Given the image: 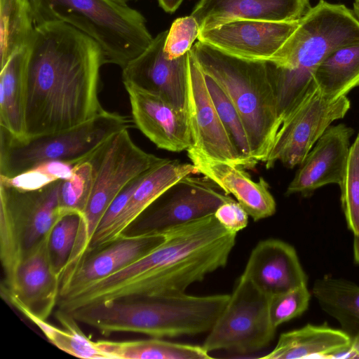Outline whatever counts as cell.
Instances as JSON below:
<instances>
[{
	"mask_svg": "<svg viewBox=\"0 0 359 359\" xmlns=\"http://www.w3.org/2000/svg\"><path fill=\"white\" fill-rule=\"evenodd\" d=\"M121 1H123V2H126V3H128V2H129V1H138V0H121Z\"/></svg>",
	"mask_w": 359,
	"mask_h": 359,
	"instance_id": "obj_45",
	"label": "cell"
},
{
	"mask_svg": "<svg viewBox=\"0 0 359 359\" xmlns=\"http://www.w3.org/2000/svg\"><path fill=\"white\" fill-rule=\"evenodd\" d=\"M28 46L15 52L0 71V126L25 137V69Z\"/></svg>",
	"mask_w": 359,
	"mask_h": 359,
	"instance_id": "obj_25",
	"label": "cell"
},
{
	"mask_svg": "<svg viewBox=\"0 0 359 359\" xmlns=\"http://www.w3.org/2000/svg\"><path fill=\"white\" fill-rule=\"evenodd\" d=\"M354 130L346 124L330 126L310 150L287 186L286 196H309L327 184L341 186Z\"/></svg>",
	"mask_w": 359,
	"mask_h": 359,
	"instance_id": "obj_16",
	"label": "cell"
},
{
	"mask_svg": "<svg viewBox=\"0 0 359 359\" xmlns=\"http://www.w3.org/2000/svg\"><path fill=\"white\" fill-rule=\"evenodd\" d=\"M187 114L192 140L188 149L212 160L248 168L222 124L205 73L191 50L188 52Z\"/></svg>",
	"mask_w": 359,
	"mask_h": 359,
	"instance_id": "obj_13",
	"label": "cell"
},
{
	"mask_svg": "<svg viewBox=\"0 0 359 359\" xmlns=\"http://www.w3.org/2000/svg\"><path fill=\"white\" fill-rule=\"evenodd\" d=\"M313 81L321 92L337 99L359 86V43L338 48L316 68Z\"/></svg>",
	"mask_w": 359,
	"mask_h": 359,
	"instance_id": "obj_27",
	"label": "cell"
},
{
	"mask_svg": "<svg viewBox=\"0 0 359 359\" xmlns=\"http://www.w3.org/2000/svg\"><path fill=\"white\" fill-rule=\"evenodd\" d=\"M133 125L132 118L104 110L75 127L32 137H17L0 126V177L13 178L51 161L76 164Z\"/></svg>",
	"mask_w": 359,
	"mask_h": 359,
	"instance_id": "obj_7",
	"label": "cell"
},
{
	"mask_svg": "<svg viewBox=\"0 0 359 359\" xmlns=\"http://www.w3.org/2000/svg\"><path fill=\"white\" fill-rule=\"evenodd\" d=\"M356 358V353L351 344L342 346L330 353L326 359H348Z\"/></svg>",
	"mask_w": 359,
	"mask_h": 359,
	"instance_id": "obj_40",
	"label": "cell"
},
{
	"mask_svg": "<svg viewBox=\"0 0 359 359\" xmlns=\"http://www.w3.org/2000/svg\"><path fill=\"white\" fill-rule=\"evenodd\" d=\"M184 0H158L160 6L168 13H174Z\"/></svg>",
	"mask_w": 359,
	"mask_h": 359,
	"instance_id": "obj_41",
	"label": "cell"
},
{
	"mask_svg": "<svg viewBox=\"0 0 359 359\" xmlns=\"http://www.w3.org/2000/svg\"><path fill=\"white\" fill-rule=\"evenodd\" d=\"M163 232L165 240L149 253L71 294L69 306L185 293L190 285L226 265L236 238L214 214Z\"/></svg>",
	"mask_w": 359,
	"mask_h": 359,
	"instance_id": "obj_2",
	"label": "cell"
},
{
	"mask_svg": "<svg viewBox=\"0 0 359 359\" xmlns=\"http://www.w3.org/2000/svg\"><path fill=\"white\" fill-rule=\"evenodd\" d=\"M61 180L35 189H21L0 181V259L1 290L11 291L24 257L49 233L61 217Z\"/></svg>",
	"mask_w": 359,
	"mask_h": 359,
	"instance_id": "obj_8",
	"label": "cell"
},
{
	"mask_svg": "<svg viewBox=\"0 0 359 359\" xmlns=\"http://www.w3.org/2000/svg\"><path fill=\"white\" fill-rule=\"evenodd\" d=\"M168 30L160 32L151 45L122 69L123 84L156 93L175 107L187 111L188 53L167 58L164 45Z\"/></svg>",
	"mask_w": 359,
	"mask_h": 359,
	"instance_id": "obj_15",
	"label": "cell"
},
{
	"mask_svg": "<svg viewBox=\"0 0 359 359\" xmlns=\"http://www.w3.org/2000/svg\"><path fill=\"white\" fill-rule=\"evenodd\" d=\"M104 64L100 46L74 27L60 20L35 25L25 69V137L67 130L104 111Z\"/></svg>",
	"mask_w": 359,
	"mask_h": 359,
	"instance_id": "obj_1",
	"label": "cell"
},
{
	"mask_svg": "<svg viewBox=\"0 0 359 359\" xmlns=\"http://www.w3.org/2000/svg\"><path fill=\"white\" fill-rule=\"evenodd\" d=\"M341 189V207L348 229L359 233V133L351 146Z\"/></svg>",
	"mask_w": 359,
	"mask_h": 359,
	"instance_id": "obj_34",
	"label": "cell"
},
{
	"mask_svg": "<svg viewBox=\"0 0 359 359\" xmlns=\"http://www.w3.org/2000/svg\"><path fill=\"white\" fill-rule=\"evenodd\" d=\"M128 94L132 120L158 148L172 152L187 151L192 140L187 111L175 107L162 96L124 84Z\"/></svg>",
	"mask_w": 359,
	"mask_h": 359,
	"instance_id": "obj_18",
	"label": "cell"
},
{
	"mask_svg": "<svg viewBox=\"0 0 359 359\" xmlns=\"http://www.w3.org/2000/svg\"><path fill=\"white\" fill-rule=\"evenodd\" d=\"M191 50L238 111L252 158L264 163L281 125L266 62L238 58L200 41Z\"/></svg>",
	"mask_w": 359,
	"mask_h": 359,
	"instance_id": "obj_5",
	"label": "cell"
},
{
	"mask_svg": "<svg viewBox=\"0 0 359 359\" xmlns=\"http://www.w3.org/2000/svg\"><path fill=\"white\" fill-rule=\"evenodd\" d=\"M352 346L356 353V358H359V333L352 336Z\"/></svg>",
	"mask_w": 359,
	"mask_h": 359,
	"instance_id": "obj_43",
	"label": "cell"
},
{
	"mask_svg": "<svg viewBox=\"0 0 359 359\" xmlns=\"http://www.w3.org/2000/svg\"><path fill=\"white\" fill-rule=\"evenodd\" d=\"M269 296L242 274L202 346L208 353H249L268 346L276 330L269 319Z\"/></svg>",
	"mask_w": 359,
	"mask_h": 359,
	"instance_id": "obj_10",
	"label": "cell"
},
{
	"mask_svg": "<svg viewBox=\"0 0 359 359\" xmlns=\"http://www.w3.org/2000/svg\"><path fill=\"white\" fill-rule=\"evenodd\" d=\"M94 169L90 197L81 217L76 241L64 273L73 271L88 249L107 208L134 178L158 165L164 158L147 153L133 141L128 129L112 135L88 158Z\"/></svg>",
	"mask_w": 359,
	"mask_h": 359,
	"instance_id": "obj_9",
	"label": "cell"
},
{
	"mask_svg": "<svg viewBox=\"0 0 359 359\" xmlns=\"http://www.w3.org/2000/svg\"><path fill=\"white\" fill-rule=\"evenodd\" d=\"M34 21L26 0H0V67L32 37Z\"/></svg>",
	"mask_w": 359,
	"mask_h": 359,
	"instance_id": "obj_30",
	"label": "cell"
},
{
	"mask_svg": "<svg viewBox=\"0 0 359 359\" xmlns=\"http://www.w3.org/2000/svg\"><path fill=\"white\" fill-rule=\"evenodd\" d=\"M34 323L47 339L59 349L80 358L109 359V357L86 336L78 325V321L69 312L58 309L55 318L63 328L50 324L46 320L29 313L23 314Z\"/></svg>",
	"mask_w": 359,
	"mask_h": 359,
	"instance_id": "obj_29",
	"label": "cell"
},
{
	"mask_svg": "<svg viewBox=\"0 0 359 359\" xmlns=\"http://www.w3.org/2000/svg\"><path fill=\"white\" fill-rule=\"evenodd\" d=\"M48 236L20 262L13 289L1 292L2 297L20 313L43 320L57 304L61 283L48 258Z\"/></svg>",
	"mask_w": 359,
	"mask_h": 359,
	"instance_id": "obj_19",
	"label": "cell"
},
{
	"mask_svg": "<svg viewBox=\"0 0 359 359\" xmlns=\"http://www.w3.org/2000/svg\"><path fill=\"white\" fill-rule=\"evenodd\" d=\"M205 75L208 88L231 142L248 169L255 168L257 163L252 158L248 135L238 111L219 86Z\"/></svg>",
	"mask_w": 359,
	"mask_h": 359,
	"instance_id": "obj_31",
	"label": "cell"
},
{
	"mask_svg": "<svg viewBox=\"0 0 359 359\" xmlns=\"http://www.w3.org/2000/svg\"><path fill=\"white\" fill-rule=\"evenodd\" d=\"M214 215L226 229L236 233L245 229L248 224V212L234 199L222 204Z\"/></svg>",
	"mask_w": 359,
	"mask_h": 359,
	"instance_id": "obj_38",
	"label": "cell"
},
{
	"mask_svg": "<svg viewBox=\"0 0 359 359\" xmlns=\"http://www.w3.org/2000/svg\"><path fill=\"white\" fill-rule=\"evenodd\" d=\"M312 292L322 309L347 331L359 333V286L351 281L324 277L313 283Z\"/></svg>",
	"mask_w": 359,
	"mask_h": 359,
	"instance_id": "obj_28",
	"label": "cell"
},
{
	"mask_svg": "<svg viewBox=\"0 0 359 359\" xmlns=\"http://www.w3.org/2000/svg\"><path fill=\"white\" fill-rule=\"evenodd\" d=\"M358 43L353 11L325 0L310 8L278 57L266 62L281 123L311 86L318 66L338 48Z\"/></svg>",
	"mask_w": 359,
	"mask_h": 359,
	"instance_id": "obj_3",
	"label": "cell"
},
{
	"mask_svg": "<svg viewBox=\"0 0 359 359\" xmlns=\"http://www.w3.org/2000/svg\"><path fill=\"white\" fill-rule=\"evenodd\" d=\"M230 294L185 293L90 304L69 312L81 323L108 337L132 332L151 337L196 335L210 330Z\"/></svg>",
	"mask_w": 359,
	"mask_h": 359,
	"instance_id": "obj_4",
	"label": "cell"
},
{
	"mask_svg": "<svg viewBox=\"0 0 359 359\" xmlns=\"http://www.w3.org/2000/svg\"><path fill=\"white\" fill-rule=\"evenodd\" d=\"M45 21L64 22L93 39L105 64L124 68L152 43L145 18L121 0H43Z\"/></svg>",
	"mask_w": 359,
	"mask_h": 359,
	"instance_id": "obj_6",
	"label": "cell"
},
{
	"mask_svg": "<svg viewBox=\"0 0 359 359\" xmlns=\"http://www.w3.org/2000/svg\"><path fill=\"white\" fill-rule=\"evenodd\" d=\"M353 236V255L355 261L359 264V233Z\"/></svg>",
	"mask_w": 359,
	"mask_h": 359,
	"instance_id": "obj_42",
	"label": "cell"
},
{
	"mask_svg": "<svg viewBox=\"0 0 359 359\" xmlns=\"http://www.w3.org/2000/svg\"><path fill=\"white\" fill-rule=\"evenodd\" d=\"M81 217L76 213L61 216L48 236L47 248L50 263L60 279L76 241Z\"/></svg>",
	"mask_w": 359,
	"mask_h": 359,
	"instance_id": "obj_33",
	"label": "cell"
},
{
	"mask_svg": "<svg viewBox=\"0 0 359 359\" xmlns=\"http://www.w3.org/2000/svg\"><path fill=\"white\" fill-rule=\"evenodd\" d=\"M93 179V166L87 159L75 165L70 177L61 180L58 189L61 216L76 213L82 217L90 197Z\"/></svg>",
	"mask_w": 359,
	"mask_h": 359,
	"instance_id": "obj_32",
	"label": "cell"
},
{
	"mask_svg": "<svg viewBox=\"0 0 359 359\" xmlns=\"http://www.w3.org/2000/svg\"><path fill=\"white\" fill-rule=\"evenodd\" d=\"M351 107L346 95L331 99L314 81L298 104L283 119L263 163L267 169L277 162L293 168L299 165L331 124L343 118Z\"/></svg>",
	"mask_w": 359,
	"mask_h": 359,
	"instance_id": "obj_11",
	"label": "cell"
},
{
	"mask_svg": "<svg viewBox=\"0 0 359 359\" xmlns=\"http://www.w3.org/2000/svg\"><path fill=\"white\" fill-rule=\"evenodd\" d=\"M200 26L192 16L176 19L168 30L164 45V53L167 58L174 60L187 54L198 39Z\"/></svg>",
	"mask_w": 359,
	"mask_h": 359,
	"instance_id": "obj_36",
	"label": "cell"
},
{
	"mask_svg": "<svg viewBox=\"0 0 359 359\" xmlns=\"http://www.w3.org/2000/svg\"><path fill=\"white\" fill-rule=\"evenodd\" d=\"M187 156L198 174L216 183L226 194H231L254 220L273 215L276 201L263 177L254 181L245 168L206 158L188 149Z\"/></svg>",
	"mask_w": 359,
	"mask_h": 359,
	"instance_id": "obj_21",
	"label": "cell"
},
{
	"mask_svg": "<svg viewBox=\"0 0 359 359\" xmlns=\"http://www.w3.org/2000/svg\"><path fill=\"white\" fill-rule=\"evenodd\" d=\"M26 1L32 10L35 25H40L46 22L43 0Z\"/></svg>",
	"mask_w": 359,
	"mask_h": 359,
	"instance_id": "obj_39",
	"label": "cell"
},
{
	"mask_svg": "<svg viewBox=\"0 0 359 359\" xmlns=\"http://www.w3.org/2000/svg\"><path fill=\"white\" fill-rule=\"evenodd\" d=\"M194 175L181 179L167 189L125 233L163 232L175 226L212 215L222 204L233 200L207 177Z\"/></svg>",
	"mask_w": 359,
	"mask_h": 359,
	"instance_id": "obj_12",
	"label": "cell"
},
{
	"mask_svg": "<svg viewBox=\"0 0 359 359\" xmlns=\"http://www.w3.org/2000/svg\"><path fill=\"white\" fill-rule=\"evenodd\" d=\"M242 275L269 297L307 283L294 247L276 238L255 245Z\"/></svg>",
	"mask_w": 359,
	"mask_h": 359,
	"instance_id": "obj_20",
	"label": "cell"
},
{
	"mask_svg": "<svg viewBox=\"0 0 359 359\" xmlns=\"http://www.w3.org/2000/svg\"><path fill=\"white\" fill-rule=\"evenodd\" d=\"M147 172L129 182L114 198L102 216L98 226L93 236L87 251L93 249L97 245L107 231L114 224L126 206L130 198L142 182Z\"/></svg>",
	"mask_w": 359,
	"mask_h": 359,
	"instance_id": "obj_37",
	"label": "cell"
},
{
	"mask_svg": "<svg viewBox=\"0 0 359 359\" xmlns=\"http://www.w3.org/2000/svg\"><path fill=\"white\" fill-rule=\"evenodd\" d=\"M299 20L288 22L234 20L201 29L198 40L234 57L273 62L297 28Z\"/></svg>",
	"mask_w": 359,
	"mask_h": 359,
	"instance_id": "obj_14",
	"label": "cell"
},
{
	"mask_svg": "<svg viewBox=\"0 0 359 359\" xmlns=\"http://www.w3.org/2000/svg\"><path fill=\"white\" fill-rule=\"evenodd\" d=\"M198 174L197 168L192 163L177 159L164 158L146 172L122 212L97 245L90 250L100 248L125 233L140 216L171 186L187 176Z\"/></svg>",
	"mask_w": 359,
	"mask_h": 359,
	"instance_id": "obj_23",
	"label": "cell"
},
{
	"mask_svg": "<svg viewBox=\"0 0 359 359\" xmlns=\"http://www.w3.org/2000/svg\"><path fill=\"white\" fill-rule=\"evenodd\" d=\"M96 346L109 359H208L201 346L172 342L162 338L128 341L98 340Z\"/></svg>",
	"mask_w": 359,
	"mask_h": 359,
	"instance_id": "obj_26",
	"label": "cell"
},
{
	"mask_svg": "<svg viewBox=\"0 0 359 359\" xmlns=\"http://www.w3.org/2000/svg\"><path fill=\"white\" fill-rule=\"evenodd\" d=\"M310 299L306 284L269 296L268 311L272 326L277 329L281 324L301 316L308 309Z\"/></svg>",
	"mask_w": 359,
	"mask_h": 359,
	"instance_id": "obj_35",
	"label": "cell"
},
{
	"mask_svg": "<svg viewBox=\"0 0 359 359\" xmlns=\"http://www.w3.org/2000/svg\"><path fill=\"white\" fill-rule=\"evenodd\" d=\"M310 1L200 0L191 15L197 20L201 29L216 27L234 20L296 21L312 7Z\"/></svg>",
	"mask_w": 359,
	"mask_h": 359,
	"instance_id": "obj_22",
	"label": "cell"
},
{
	"mask_svg": "<svg viewBox=\"0 0 359 359\" xmlns=\"http://www.w3.org/2000/svg\"><path fill=\"white\" fill-rule=\"evenodd\" d=\"M353 11L356 17L359 19V0H354Z\"/></svg>",
	"mask_w": 359,
	"mask_h": 359,
	"instance_id": "obj_44",
	"label": "cell"
},
{
	"mask_svg": "<svg viewBox=\"0 0 359 359\" xmlns=\"http://www.w3.org/2000/svg\"><path fill=\"white\" fill-rule=\"evenodd\" d=\"M165 240L164 232L123 234L113 241L89 250L70 276L60 285L59 297L75 292L141 259Z\"/></svg>",
	"mask_w": 359,
	"mask_h": 359,
	"instance_id": "obj_17",
	"label": "cell"
},
{
	"mask_svg": "<svg viewBox=\"0 0 359 359\" xmlns=\"http://www.w3.org/2000/svg\"><path fill=\"white\" fill-rule=\"evenodd\" d=\"M347 332L326 324L305 326L282 333L274 348L263 359H326L332 351L351 344Z\"/></svg>",
	"mask_w": 359,
	"mask_h": 359,
	"instance_id": "obj_24",
	"label": "cell"
}]
</instances>
